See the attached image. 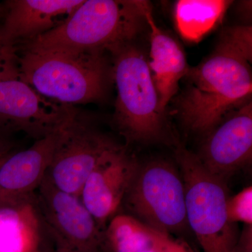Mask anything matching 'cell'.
<instances>
[{
  "label": "cell",
  "mask_w": 252,
  "mask_h": 252,
  "mask_svg": "<svg viewBox=\"0 0 252 252\" xmlns=\"http://www.w3.org/2000/svg\"><path fill=\"white\" fill-rule=\"evenodd\" d=\"M252 59L251 26H235L222 32L205 61L189 67L177 102L179 117L189 130L207 135L252 101Z\"/></svg>",
  "instance_id": "obj_1"
},
{
  "label": "cell",
  "mask_w": 252,
  "mask_h": 252,
  "mask_svg": "<svg viewBox=\"0 0 252 252\" xmlns=\"http://www.w3.org/2000/svg\"><path fill=\"white\" fill-rule=\"evenodd\" d=\"M104 51L23 49L20 79L46 98L67 105L104 98L112 80Z\"/></svg>",
  "instance_id": "obj_2"
},
{
  "label": "cell",
  "mask_w": 252,
  "mask_h": 252,
  "mask_svg": "<svg viewBox=\"0 0 252 252\" xmlns=\"http://www.w3.org/2000/svg\"><path fill=\"white\" fill-rule=\"evenodd\" d=\"M142 0H84L63 24L22 49L111 52L132 41L147 26Z\"/></svg>",
  "instance_id": "obj_3"
},
{
  "label": "cell",
  "mask_w": 252,
  "mask_h": 252,
  "mask_svg": "<svg viewBox=\"0 0 252 252\" xmlns=\"http://www.w3.org/2000/svg\"><path fill=\"white\" fill-rule=\"evenodd\" d=\"M112 79L117 86L114 122L127 142H149L162 138L165 114L144 53L132 43L111 51Z\"/></svg>",
  "instance_id": "obj_4"
},
{
  "label": "cell",
  "mask_w": 252,
  "mask_h": 252,
  "mask_svg": "<svg viewBox=\"0 0 252 252\" xmlns=\"http://www.w3.org/2000/svg\"><path fill=\"white\" fill-rule=\"evenodd\" d=\"M185 188L187 223L204 252H232L238 240L227 216L225 180L212 175L196 154L180 147L176 152Z\"/></svg>",
  "instance_id": "obj_5"
},
{
  "label": "cell",
  "mask_w": 252,
  "mask_h": 252,
  "mask_svg": "<svg viewBox=\"0 0 252 252\" xmlns=\"http://www.w3.org/2000/svg\"><path fill=\"white\" fill-rule=\"evenodd\" d=\"M123 202L132 217L161 233H178L188 225L183 179L165 160L138 165Z\"/></svg>",
  "instance_id": "obj_6"
},
{
  "label": "cell",
  "mask_w": 252,
  "mask_h": 252,
  "mask_svg": "<svg viewBox=\"0 0 252 252\" xmlns=\"http://www.w3.org/2000/svg\"><path fill=\"white\" fill-rule=\"evenodd\" d=\"M120 146L77 114L60 130L45 178L56 188L79 196L91 172Z\"/></svg>",
  "instance_id": "obj_7"
},
{
  "label": "cell",
  "mask_w": 252,
  "mask_h": 252,
  "mask_svg": "<svg viewBox=\"0 0 252 252\" xmlns=\"http://www.w3.org/2000/svg\"><path fill=\"white\" fill-rule=\"evenodd\" d=\"M35 199L56 250L104 252L103 231L79 196L56 188L44 178L36 189Z\"/></svg>",
  "instance_id": "obj_8"
},
{
  "label": "cell",
  "mask_w": 252,
  "mask_h": 252,
  "mask_svg": "<svg viewBox=\"0 0 252 252\" xmlns=\"http://www.w3.org/2000/svg\"><path fill=\"white\" fill-rule=\"evenodd\" d=\"M77 114L73 106L46 98L20 78L0 81V128L39 140L61 130Z\"/></svg>",
  "instance_id": "obj_9"
},
{
  "label": "cell",
  "mask_w": 252,
  "mask_h": 252,
  "mask_svg": "<svg viewBox=\"0 0 252 252\" xmlns=\"http://www.w3.org/2000/svg\"><path fill=\"white\" fill-rule=\"evenodd\" d=\"M197 156L210 173L223 180L251 161L252 101L230 113L207 134Z\"/></svg>",
  "instance_id": "obj_10"
},
{
  "label": "cell",
  "mask_w": 252,
  "mask_h": 252,
  "mask_svg": "<svg viewBox=\"0 0 252 252\" xmlns=\"http://www.w3.org/2000/svg\"><path fill=\"white\" fill-rule=\"evenodd\" d=\"M137 167V162L120 146L86 181L79 198L102 231L117 215Z\"/></svg>",
  "instance_id": "obj_11"
},
{
  "label": "cell",
  "mask_w": 252,
  "mask_h": 252,
  "mask_svg": "<svg viewBox=\"0 0 252 252\" xmlns=\"http://www.w3.org/2000/svg\"><path fill=\"white\" fill-rule=\"evenodd\" d=\"M59 132L36 140L29 148L11 152L0 160V205L35 193L49 170Z\"/></svg>",
  "instance_id": "obj_12"
},
{
  "label": "cell",
  "mask_w": 252,
  "mask_h": 252,
  "mask_svg": "<svg viewBox=\"0 0 252 252\" xmlns=\"http://www.w3.org/2000/svg\"><path fill=\"white\" fill-rule=\"evenodd\" d=\"M84 0H11L0 36L6 44L29 42L63 24Z\"/></svg>",
  "instance_id": "obj_13"
},
{
  "label": "cell",
  "mask_w": 252,
  "mask_h": 252,
  "mask_svg": "<svg viewBox=\"0 0 252 252\" xmlns=\"http://www.w3.org/2000/svg\"><path fill=\"white\" fill-rule=\"evenodd\" d=\"M145 16L150 36L149 67L160 110L165 114L167 104L177 94L180 81L190 67L180 44L158 26L151 4L146 10Z\"/></svg>",
  "instance_id": "obj_14"
},
{
  "label": "cell",
  "mask_w": 252,
  "mask_h": 252,
  "mask_svg": "<svg viewBox=\"0 0 252 252\" xmlns=\"http://www.w3.org/2000/svg\"><path fill=\"white\" fill-rule=\"evenodd\" d=\"M46 235L35 193L0 205V252H42Z\"/></svg>",
  "instance_id": "obj_15"
},
{
  "label": "cell",
  "mask_w": 252,
  "mask_h": 252,
  "mask_svg": "<svg viewBox=\"0 0 252 252\" xmlns=\"http://www.w3.org/2000/svg\"><path fill=\"white\" fill-rule=\"evenodd\" d=\"M232 3L228 0L177 1L174 14L179 34L188 42H199L221 23Z\"/></svg>",
  "instance_id": "obj_16"
},
{
  "label": "cell",
  "mask_w": 252,
  "mask_h": 252,
  "mask_svg": "<svg viewBox=\"0 0 252 252\" xmlns=\"http://www.w3.org/2000/svg\"><path fill=\"white\" fill-rule=\"evenodd\" d=\"M162 234L131 215H117L104 228V252H141L154 246Z\"/></svg>",
  "instance_id": "obj_17"
},
{
  "label": "cell",
  "mask_w": 252,
  "mask_h": 252,
  "mask_svg": "<svg viewBox=\"0 0 252 252\" xmlns=\"http://www.w3.org/2000/svg\"><path fill=\"white\" fill-rule=\"evenodd\" d=\"M227 216L230 223L238 222L252 225V187L243 189L226 203Z\"/></svg>",
  "instance_id": "obj_18"
},
{
  "label": "cell",
  "mask_w": 252,
  "mask_h": 252,
  "mask_svg": "<svg viewBox=\"0 0 252 252\" xmlns=\"http://www.w3.org/2000/svg\"><path fill=\"white\" fill-rule=\"evenodd\" d=\"M16 48L6 44L0 36V81L20 78Z\"/></svg>",
  "instance_id": "obj_19"
},
{
  "label": "cell",
  "mask_w": 252,
  "mask_h": 252,
  "mask_svg": "<svg viewBox=\"0 0 252 252\" xmlns=\"http://www.w3.org/2000/svg\"><path fill=\"white\" fill-rule=\"evenodd\" d=\"M232 252H252V225H245Z\"/></svg>",
  "instance_id": "obj_20"
},
{
  "label": "cell",
  "mask_w": 252,
  "mask_h": 252,
  "mask_svg": "<svg viewBox=\"0 0 252 252\" xmlns=\"http://www.w3.org/2000/svg\"><path fill=\"white\" fill-rule=\"evenodd\" d=\"M14 143L0 132V160L14 152Z\"/></svg>",
  "instance_id": "obj_21"
},
{
  "label": "cell",
  "mask_w": 252,
  "mask_h": 252,
  "mask_svg": "<svg viewBox=\"0 0 252 252\" xmlns=\"http://www.w3.org/2000/svg\"><path fill=\"white\" fill-rule=\"evenodd\" d=\"M54 252H71L65 251V250H55Z\"/></svg>",
  "instance_id": "obj_22"
}]
</instances>
